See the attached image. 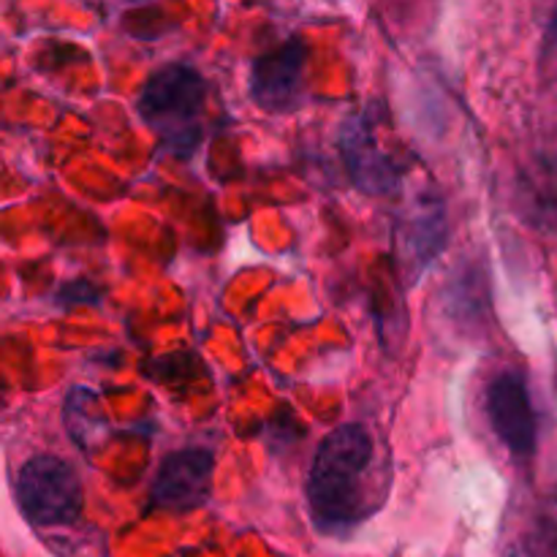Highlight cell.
Listing matches in <instances>:
<instances>
[{"label":"cell","mask_w":557,"mask_h":557,"mask_svg":"<svg viewBox=\"0 0 557 557\" xmlns=\"http://www.w3.org/2000/svg\"><path fill=\"white\" fill-rule=\"evenodd\" d=\"M373 438L359 424H343L321 441L308 473V506L326 533L357 528L370 511Z\"/></svg>","instance_id":"obj_1"},{"label":"cell","mask_w":557,"mask_h":557,"mask_svg":"<svg viewBox=\"0 0 557 557\" xmlns=\"http://www.w3.org/2000/svg\"><path fill=\"white\" fill-rule=\"evenodd\" d=\"M205 96V79L190 65H166L141 90L139 112L169 147L188 152L199 141Z\"/></svg>","instance_id":"obj_2"},{"label":"cell","mask_w":557,"mask_h":557,"mask_svg":"<svg viewBox=\"0 0 557 557\" xmlns=\"http://www.w3.org/2000/svg\"><path fill=\"white\" fill-rule=\"evenodd\" d=\"M16 498L33 525H69L82 511V484L69 462L41 455L20 471Z\"/></svg>","instance_id":"obj_3"},{"label":"cell","mask_w":557,"mask_h":557,"mask_svg":"<svg viewBox=\"0 0 557 557\" xmlns=\"http://www.w3.org/2000/svg\"><path fill=\"white\" fill-rule=\"evenodd\" d=\"M487 413L495 435L517 457L536 451V411L520 373H500L487 389Z\"/></svg>","instance_id":"obj_4"},{"label":"cell","mask_w":557,"mask_h":557,"mask_svg":"<svg viewBox=\"0 0 557 557\" xmlns=\"http://www.w3.org/2000/svg\"><path fill=\"white\" fill-rule=\"evenodd\" d=\"M212 468H215V460H212L210 451H174L158 468V476L152 482V504L169 511L199 509L210 495Z\"/></svg>","instance_id":"obj_5"},{"label":"cell","mask_w":557,"mask_h":557,"mask_svg":"<svg viewBox=\"0 0 557 557\" xmlns=\"http://www.w3.org/2000/svg\"><path fill=\"white\" fill-rule=\"evenodd\" d=\"M305 47L299 38L281 44L272 52L261 54L250 71V92L256 103L272 112L292 109L302 92Z\"/></svg>","instance_id":"obj_6"},{"label":"cell","mask_w":557,"mask_h":557,"mask_svg":"<svg viewBox=\"0 0 557 557\" xmlns=\"http://www.w3.org/2000/svg\"><path fill=\"white\" fill-rule=\"evenodd\" d=\"M517 215L542 234H557V152H544L520 169L515 183Z\"/></svg>","instance_id":"obj_7"},{"label":"cell","mask_w":557,"mask_h":557,"mask_svg":"<svg viewBox=\"0 0 557 557\" xmlns=\"http://www.w3.org/2000/svg\"><path fill=\"white\" fill-rule=\"evenodd\" d=\"M343 156H346L348 172L354 183L368 194H386L395 188L397 169L368 131L362 120H348L343 128Z\"/></svg>","instance_id":"obj_8"},{"label":"cell","mask_w":557,"mask_h":557,"mask_svg":"<svg viewBox=\"0 0 557 557\" xmlns=\"http://www.w3.org/2000/svg\"><path fill=\"white\" fill-rule=\"evenodd\" d=\"M400 234L403 243H406L408 259L413 261L417 270H422V267L430 264L446 245L444 205H441L438 199L417 205V210L411 212V218H408L406 226L400 228Z\"/></svg>","instance_id":"obj_9"}]
</instances>
